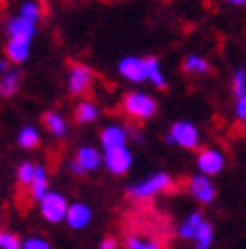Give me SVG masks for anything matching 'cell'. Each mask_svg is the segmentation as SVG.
Returning a JSON list of instances; mask_svg holds the SVG:
<instances>
[{
	"label": "cell",
	"instance_id": "6da1fadb",
	"mask_svg": "<svg viewBox=\"0 0 246 249\" xmlns=\"http://www.w3.org/2000/svg\"><path fill=\"white\" fill-rule=\"evenodd\" d=\"M171 187H173V178L166 171H153L149 176H144L142 180L127 185V196L133 200H149V198L169 192Z\"/></svg>",
	"mask_w": 246,
	"mask_h": 249
},
{
	"label": "cell",
	"instance_id": "7a4b0ae2",
	"mask_svg": "<svg viewBox=\"0 0 246 249\" xmlns=\"http://www.w3.org/2000/svg\"><path fill=\"white\" fill-rule=\"evenodd\" d=\"M122 109L129 118L144 123V120H151L158 114V103H155L153 96L144 91H129L122 98Z\"/></svg>",
	"mask_w": 246,
	"mask_h": 249
},
{
	"label": "cell",
	"instance_id": "3957f363",
	"mask_svg": "<svg viewBox=\"0 0 246 249\" xmlns=\"http://www.w3.org/2000/svg\"><path fill=\"white\" fill-rule=\"evenodd\" d=\"M164 142L166 145H178L182 149H197L202 142L200 129L195 127L191 120H178V123L171 124V129L164 136Z\"/></svg>",
	"mask_w": 246,
	"mask_h": 249
},
{
	"label": "cell",
	"instance_id": "277c9868",
	"mask_svg": "<svg viewBox=\"0 0 246 249\" xmlns=\"http://www.w3.org/2000/svg\"><path fill=\"white\" fill-rule=\"evenodd\" d=\"M104 165V151L96 149L91 145H84L76 151L71 160H69V171L73 176H84V174H93Z\"/></svg>",
	"mask_w": 246,
	"mask_h": 249
},
{
	"label": "cell",
	"instance_id": "5b68a950",
	"mask_svg": "<svg viewBox=\"0 0 246 249\" xmlns=\"http://www.w3.org/2000/svg\"><path fill=\"white\" fill-rule=\"evenodd\" d=\"M69 205H71V202L67 200L65 194L49 192L40 202H38V212H40V216L45 218L47 223L58 225V223H65L67 212H69Z\"/></svg>",
	"mask_w": 246,
	"mask_h": 249
},
{
	"label": "cell",
	"instance_id": "8992f818",
	"mask_svg": "<svg viewBox=\"0 0 246 249\" xmlns=\"http://www.w3.org/2000/svg\"><path fill=\"white\" fill-rule=\"evenodd\" d=\"M93 85V69L89 65H82V62H76L69 67L67 73V87L69 93L73 96H84V93L91 89Z\"/></svg>",
	"mask_w": 246,
	"mask_h": 249
},
{
	"label": "cell",
	"instance_id": "52a82bcc",
	"mask_svg": "<svg viewBox=\"0 0 246 249\" xmlns=\"http://www.w3.org/2000/svg\"><path fill=\"white\" fill-rule=\"evenodd\" d=\"M118 73L133 85H140L149 80V67H147V58L140 56H124L118 62Z\"/></svg>",
	"mask_w": 246,
	"mask_h": 249
},
{
	"label": "cell",
	"instance_id": "ba28073f",
	"mask_svg": "<svg viewBox=\"0 0 246 249\" xmlns=\"http://www.w3.org/2000/svg\"><path fill=\"white\" fill-rule=\"evenodd\" d=\"M195 165H197V171H200V174H206V176L213 178V176H217V174L224 171L226 158L220 149H215V147H204V149H200L197 158H195Z\"/></svg>",
	"mask_w": 246,
	"mask_h": 249
},
{
	"label": "cell",
	"instance_id": "9c48e42d",
	"mask_svg": "<svg viewBox=\"0 0 246 249\" xmlns=\"http://www.w3.org/2000/svg\"><path fill=\"white\" fill-rule=\"evenodd\" d=\"M104 167L113 176H124L133 167V154L129 147H115V149H104Z\"/></svg>",
	"mask_w": 246,
	"mask_h": 249
},
{
	"label": "cell",
	"instance_id": "30bf717a",
	"mask_svg": "<svg viewBox=\"0 0 246 249\" xmlns=\"http://www.w3.org/2000/svg\"><path fill=\"white\" fill-rule=\"evenodd\" d=\"M186 189H189L191 198H195V200L202 202V205H211V202L215 200V194H217L211 176H206V174H195V176H191Z\"/></svg>",
	"mask_w": 246,
	"mask_h": 249
},
{
	"label": "cell",
	"instance_id": "8fae6325",
	"mask_svg": "<svg viewBox=\"0 0 246 249\" xmlns=\"http://www.w3.org/2000/svg\"><path fill=\"white\" fill-rule=\"evenodd\" d=\"M38 31V22L36 20H29V18H25V16L16 14L14 18H9L7 20V36L14 38V40H33V36H36Z\"/></svg>",
	"mask_w": 246,
	"mask_h": 249
},
{
	"label": "cell",
	"instance_id": "7c38bea8",
	"mask_svg": "<svg viewBox=\"0 0 246 249\" xmlns=\"http://www.w3.org/2000/svg\"><path fill=\"white\" fill-rule=\"evenodd\" d=\"M129 138H131V131L124 127V124L111 123L107 124L102 131H100V145L104 149H115V147H127Z\"/></svg>",
	"mask_w": 246,
	"mask_h": 249
},
{
	"label": "cell",
	"instance_id": "4fadbf2b",
	"mask_svg": "<svg viewBox=\"0 0 246 249\" xmlns=\"http://www.w3.org/2000/svg\"><path fill=\"white\" fill-rule=\"evenodd\" d=\"M91 218H93V212L87 202H71L65 223H67V227H71L78 231V229L89 227V225H91Z\"/></svg>",
	"mask_w": 246,
	"mask_h": 249
},
{
	"label": "cell",
	"instance_id": "5bb4252c",
	"mask_svg": "<svg viewBox=\"0 0 246 249\" xmlns=\"http://www.w3.org/2000/svg\"><path fill=\"white\" fill-rule=\"evenodd\" d=\"M206 223V218H204V213H200V212H191L189 216L180 223V227H178V233H180V238H184V240H191L193 243L195 240V236L200 233V229H202V225Z\"/></svg>",
	"mask_w": 246,
	"mask_h": 249
},
{
	"label": "cell",
	"instance_id": "9a60e30c",
	"mask_svg": "<svg viewBox=\"0 0 246 249\" xmlns=\"http://www.w3.org/2000/svg\"><path fill=\"white\" fill-rule=\"evenodd\" d=\"M5 53H7V58H9L14 65H22V62L29 58V53H31V42L29 40H14V38H9V40H7V47H5Z\"/></svg>",
	"mask_w": 246,
	"mask_h": 249
},
{
	"label": "cell",
	"instance_id": "2e32d148",
	"mask_svg": "<svg viewBox=\"0 0 246 249\" xmlns=\"http://www.w3.org/2000/svg\"><path fill=\"white\" fill-rule=\"evenodd\" d=\"M42 124H45L49 136H53V138H65L69 131L65 116L58 114V111H47V114L42 116Z\"/></svg>",
	"mask_w": 246,
	"mask_h": 249
},
{
	"label": "cell",
	"instance_id": "e0dca14e",
	"mask_svg": "<svg viewBox=\"0 0 246 249\" xmlns=\"http://www.w3.org/2000/svg\"><path fill=\"white\" fill-rule=\"evenodd\" d=\"M49 192H51V187H49V174H47V169L42 165H38L36 178H33L31 185H29V194L36 202H40Z\"/></svg>",
	"mask_w": 246,
	"mask_h": 249
},
{
	"label": "cell",
	"instance_id": "ac0fdd59",
	"mask_svg": "<svg viewBox=\"0 0 246 249\" xmlns=\"http://www.w3.org/2000/svg\"><path fill=\"white\" fill-rule=\"evenodd\" d=\"M16 142L22 147V149H36L40 145V129L36 124H25L20 127V131L16 134Z\"/></svg>",
	"mask_w": 246,
	"mask_h": 249
},
{
	"label": "cell",
	"instance_id": "d6986e66",
	"mask_svg": "<svg viewBox=\"0 0 246 249\" xmlns=\"http://www.w3.org/2000/svg\"><path fill=\"white\" fill-rule=\"evenodd\" d=\"M20 80H22V73L18 69H9L7 73H2V78H0V93H2V98H11L20 89Z\"/></svg>",
	"mask_w": 246,
	"mask_h": 249
},
{
	"label": "cell",
	"instance_id": "ffe728a7",
	"mask_svg": "<svg viewBox=\"0 0 246 249\" xmlns=\"http://www.w3.org/2000/svg\"><path fill=\"white\" fill-rule=\"evenodd\" d=\"M100 118V109H98L96 103L91 100H80L76 107V120L80 124H91Z\"/></svg>",
	"mask_w": 246,
	"mask_h": 249
},
{
	"label": "cell",
	"instance_id": "44dd1931",
	"mask_svg": "<svg viewBox=\"0 0 246 249\" xmlns=\"http://www.w3.org/2000/svg\"><path fill=\"white\" fill-rule=\"evenodd\" d=\"M147 67H149V83L155 89H166V76H164L158 58H147Z\"/></svg>",
	"mask_w": 246,
	"mask_h": 249
},
{
	"label": "cell",
	"instance_id": "7402d4cb",
	"mask_svg": "<svg viewBox=\"0 0 246 249\" xmlns=\"http://www.w3.org/2000/svg\"><path fill=\"white\" fill-rule=\"evenodd\" d=\"M182 67L189 73H206L211 69V62L204 56H200V53H189L184 58V62H182Z\"/></svg>",
	"mask_w": 246,
	"mask_h": 249
},
{
	"label": "cell",
	"instance_id": "603a6c76",
	"mask_svg": "<svg viewBox=\"0 0 246 249\" xmlns=\"http://www.w3.org/2000/svg\"><path fill=\"white\" fill-rule=\"evenodd\" d=\"M124 247L127 249H162L160 240L155 238H147V236H140V233H131L124 240Z\"/></svg>",
	"mask_w": 246,
	"mask_h": 249
},
{
	"label": "cell",
	"instance_id": "cb8c5ba5",
	"mask_svg": "<svg viewBox=\"0 0 246 249\" xmlns=\"http://www.w3.org/2000/svg\"><path fill=\"white\" fill-rule=\"evenodd\" d=\"M36 171H38L36 162L25 160V162H20V165H18V169H16V178H18V182H20L22 187H27V189H29L31 180L36 178Z\"/></svg>",
	"mask_w": 246,
	"mask_h": 249
},
{
	"label": "cell",
	"instance_id": "d4e9b609",
	"mask_svg": "<svg viewBox=\"0 0 246 249\" xmlns=\"http://www.w3.org/2000/svg\"><path fill=\"white\" fill-rule=\"evenodd\" d=\"M18 14L25 16V18H29V20H40V16H42V9L40 5H38L36 0H25L20 5V9H18Z\"/></svg>",
	"mask_w": 246,
	"mask_h": 249
},
{
	"label": "cell",
	"instance_id": "484cf974",
	"mask_svg": "<svg viewBox=\"0 0 246 249\" xmlns=\"http://www.w3.org/2000/svg\"><path fill=\"white\" fill-rule=\"evenodd\" d=\"M231 87H233V93H235V96H242V93H246V71L242 67H237L235 71H233Z\"/></svg>",
	"mask_w": 246,
	"mask_h": 249
},
{
	"label": "cell",
	"instance_id": "4316f807",
	"mask_svg": "<svg viewBox=\"0 0 246 249\" xmlns=\"http://www.w3.org/2000/svg\"><path fill=\"white\" fill-rule=\"evenodd\" d=\"M0 249H22V240L14 231L0 233Z\"/></svg>",
	"mask_w": 246,
	"mask_h": 249
},
{
	"label": "cell",
	"instance_id": "83f0119b",
	"mask_svg": "<svg viewBox=\"0 0 246 249\" xmlns=\"http://www.w3.org/2000/svg\"><path fill=\"white\" fill-rule=\"evenodd\" d=\"M22 249H53V247L42 236H29L27 240H22Z\"/></svg>",
	"mask_w": 246,
	"mask_h": 249
},
{
	"label": "cell",
	"instance_id": "f1b7e54d",
	"mask_svg": "<svg viewBox=\"0 0 246 249\" xmlns=\"http://www.w3.org/2000/svg\"><path fill=\"white\" fill-rule=\"evenodd\" d=\"M235 116L242 123H246V93H242V96L235 98Z\"/></svg>",
	"mask_w": 246,
	"mask_h": 249
},
{
	"label": "cell",
	"instance_id": "f546056e",
	"mask_svg": "<svg viewBox=\"0 0 246 249\" xmlns=\"http://www.w3.org/2000/svg\"><path fill=\"white\" fill-rule=\"evenodd\" d=\"M98 249H118V240L111 238V236H107V238L100 240V245H98Z\"/></svg>",
	"mask_w": 246,
	"mask_h": 249
},
{
	"label": "cell",
	"instance_id": "4dcf8cb0",
	"mask_svg": "<svg viewBox=\"0 0 246 249\" xmlns=\"http://www.w3.org/2000/svg\"><path fill=\"white\" fill-rule=\"evenodd\" d=\"M9 58H5V60H2V62H0V71H2V73H7V71H9Z\"/></svg>",
	"mask_w": 246,
	"mask_h": 249
},
{
	"label": "cell",
	"instance_id": "1f68e13d",
	"mask_svg": "<svg viewBox=\"0 0 246 249\" xmlns=\"http://www.w3.org/2000/svg\"><path fill=\"white\" fill-rule=\"evenodd\" d=\"M231 5H235V7H242V5H246V0H229Z\"/></svg>",
	"mask_w": 246,
	"mask_h": 249
}]
</instances>
